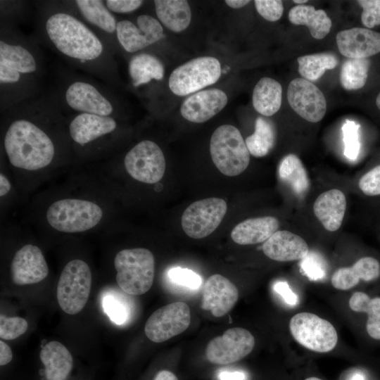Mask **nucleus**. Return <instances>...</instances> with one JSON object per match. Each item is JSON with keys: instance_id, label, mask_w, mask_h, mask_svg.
Masks as SVG:
<instances>
[{"instance_id": "obj_53", "label": "nucleus", "mask_w": 380, "mask_h": 380, "mask_svg": "<svg viewBox=\"0 0 380 380\" xmlns=\"http://www.w3.org/2000/svg\"><path fill=\"white\" fill-rule=\"evenodd\" d=\"M307 1H308L307 0H293V3L300 4V5H303V4L306 3Z\"/></svg>"}, {"instance_id": "obj_36", "label": "nucleus", "mask_w": 380, "mask_h": 380, "mask_svg": "<svg viewBox=\"0 0 380 380\" xmlns=\"http://www.w3.org/2000/svg\"><path fill=\"white\" fill-rule=\"evenodd\" d=\"M369 60L348 58L344 61L340 72V82L346 90H356L363 87L367 82Z\"/></svg>"}, {"instance_id": "obj_54", "label": "nucleus", "mask_w": 380, "mask_h": 380, "mask_svg": "<svg viewBox=\"0 0 380 380\" xmlns=\"http://www.w3.org/2000/svg\"><path fill=\"white\" fill-rule=\"evenodd\" d=\"M376 104L378 108L380 110V93L378 94L376 99Z\"/></svg>"}, {"instance_id": "obj_25", "label": "nucleus", "mask_w": 380, "mask_h": 380, "mask_svg": "<svg viewBox=\"0 0 380 380\" xmlns=\"http://www.w3.org/2000/svg\"><path fill=\"white\" fill-rule=\"evenodd\" d=\"M380 276V262L372 256L357 260L351 267L338 269L332 275L331 284L339 290H348L360 281H371Z\"/></svg>"}, {"instance_id": "obj_21", "label": "nucleus", "mask_w": 380, "mask_h": 380, "mask_svg": "<svg viewBox=\"0 0 380 380\" xmlns=\"http://www.w3.org/2000/svg\"><path fill=\"white\" fill-rule=\"evenodd\" d=\"M339 52L348 58H367L380 52V33L353 27L337 33Z\"/></svg>"}, {"instance_id": "obj_38", "label": "nucleus", "mask_w": 380, "mask_h": 380, "mask_svg": "<svg viewBox=\"0 0 380 380\" xmlns=\"http://www.w3.org/2000/svg\"><path fill=\"white\" fill-rule=\"evenodd\" d=\"M27 321L20 317L0 316V338L13 340L23 335L27 329Z\"/></svg>"}, {"instance_id": "obj_37", "label": "nucleus", "mask_w": 380, "mask_h": 380, "mask_svg": "<svg viewBox=\"0 0 380 380\" xmlns=\"http://www.w3.org/2000/svg\"><path fill=\"white\" fill-rule=\"evenodd\" d=\"M360 125L353 120H346L342 126L344 156L349 160H355L360 150Z\"/></svg>"}, {"instance_id": "obj_7", "label": "nucleus", "mask_w": 380, "mask_h": 380, "mask_svg": "<svg viewBox=\"0 0 380 380\" xmlns=\"http://www.w3.org/2000/svg\"><path fill=\"white\" fill-rule=\"evenodd\" d=\"M116 281L125 293L138 296L147 292L155 277V258L144 248H126L115 256Z\"/></svg>"}, {"instance_id": "obj_3", "label": "nucleus", "mask_w": 380, "mask_h": 380, "mask_svg": "<svg viewBox=\"0 0 380 380\" xmlns=\"http://www.w3.org/2000/svg\"><path fill=\"white\" fill-rule=\"evenodd\" d=\"M63 112L118 118V103L110 86L75 74H63L53 91Z\"/></svg>"}, {"instance_id": "obj_50", "label": "nucleus", "mask_w": 380, "mask_h": 380, "mask_svg": "<svg viewBox=\"0 0 380 380\" xmlns=\"http://www.w3.org/2000/svg\"><path fill=\"white\" fill-rule=\"evenodd\" d=\"M153 380H178V379L173 372L167 369H162L156 374Z\"/></svg>"}, {"instance_id": "obj_19", "label": "nucleus", "mask_w": 380, "mask_h": 380, "mask_svg": "<svg viewBox=\"0 0 380 380\" xmlns=\"http://www.w3.org/2000/svg\"><path fill=\"white\" fill-rule=\"evenodd\" d=\"M239 298L236 286L227 278L215 274L208 278L202 291L201 308L216 317L226 315Z\"/></svg>"}, {"instance_id": "obj_46", "label": "nucleus", "mask_w": 380, "mask_h": 380, "mask_svg": "<svg viewBox=\"0 0 380 380\" xmlns=\"http://www.w3.org/2000/svg\"><path fill=\"white\" fill-rule=\"evenodd\" d=\"M274 290L291 306H295L298 303L297 295L291 289L286 281H279L274 284Z\"/></svg>"}, {"instance_id": "obj_6", "label": "nucleus", "mask_w": 380, "mask_h": 380, "mask_svg": "<svg viewBox=\"0 0 380 380\" xmlns=\"http://www.w3.org/2000/svg\"><path fill=\"white\" fill-rule=\"evenodd\" d=\"M0 30V67L42 80L44 58L37 43L5 20Z\"/></svg>"}, {"instance_id": "obj_4", "label": "nucleus", "mask_w": 380, "mask_h": 380, "mask_svg": "<svg viewBox=\"0 0 380 380\" xmlns=\"http://www.w3.org/2000/svg\"><path fill=\"white\" fill-rule=\"evenodd\" d=\"M105 205L85 196H64L51 202L45 209L46 224L55 232L80 234L98 229L108 216Z\"/></svg>"}, {"instance_id": "obj_44", "label": "nucleus", "mask_w": 380, "mask_h": 380, "mask_svg": "<svg viewBox=\"0 0 380 380\" xmlns=\"http://www.w3.org/2000/svg\"><path fill=\"white\" fill-rule=\"evenodd\" d=\"M254 4L258 13L268 21H277L282 16L284 6L281 1L255 0Z\"/></svg>"}, {"instance_id": "obj_20", "label": "nucleus", "mask_w": 380, "mask_h": 380, "mask_svg": "<svg viewBox=\"0 0 380 380\" xmlns=\"http://www.w3.org/2000/svg\"><path fill=\"white\" fill-rule=\"evenodd\" d=\"M227 94L219 89L198 91L182 103L180 112L184 118L196 123L208 121L227 105Z\"/></svg>"}, {"instance_id": "obj_30", "label": "nucleus", "mask_w": 380, "mask_h": 380, "mask_svg": "<svg viewBox=\"0 0 380 380\" xmlns=\"http://www.w3.org/2000/svg\"><path fill=\"white\" fill-rule=\"evenodd\" d=\"M282 88L281 84L270 77L261 78L255 84L252 96L255 110L265 116H272L281 105Z\"/></svg>"}, {"instance_id": "obj_51", "label": "nucleus", "mask_w": 380, "mask_h": 380, "mask_svg": "<svg viewBox=\"0 0 380 380\" xmlns=\"http://www.w3.org/2000/svg\"><path fill=\"white\" fill-rule=\"evenodd\" d=\"M225 3L227 6L232 8H239L241 7L245 6L248 3H250V1H246V0H227L225 1Z\"/></svg>"}, {"instance_id": "obj_22", "label": "nucleus", "mask_w": 380, "mask_h": 380, "mask_svg": "<svg viewBox=\"0 0 380 380\" xmlns=\"http://www.w3.org/2000/svg\"><path fill=\"white\" fill-rule=\"evenodd\" d=\"M264 254L271 260L288 262L303 259L309 253L305 241L286 230H278L262 244Z\"/></svg>"}, {"instance_id": "obj_5", "label": "nucleus", "mask_w": 380, "mask_h": 380, "mask_svg": "<svg viewBox=\"0 0 380 380\" xmlns=\"http://www.w3.org/2000/svg\"><path fill=\"white\" fill-rule=\"evenodd\" d=\"M66 124L73 156L94 158L110 153L119 129L117 118L75 113L66 118Z\"/></svg>"}, {"instance_id": "obj_2", "label": "nucleus", "mask_w": 380, "mask_h": 380, "mask_svg": "<svg viewBox=\"0 0 380 380\" xmlns=\"http://www.w3.org/2000/svg\"><path fill=\"white\" fill-rule=\"evenodd\" d=\"M42 1L38 9L37 36L70 65L108 85L117 83L110 47L79 18L72 2Z\"/></svg>"}, {"instance_id": "obj_47", "label": "nucleus", "mask_w": 380, "mask_h": 380, "mask_svg": "<svg viewBox=\"0 0 380 380\" xmlns=\"http://www.w3.org/2000/svg\"><path fill=\"white\" fill-rule=\"evenodd\" d=\"M13 360V353L10 347L3 341H0V365H8Z\"/></svg>"}, {"instance_id": "obj_35", "label": "nucleus", "mask_w": 380, "mask_h": 380, "mask_svg": "<svg viewBox=\"0 0 380 380\" xmlns=\"http://www.w3.org/2000/svg\"><path fill=\"white\" fill-rule=\"evenodd\" d=\"M297 61L299 73L310 82L317 80L327 70L334 69L338 64V58L333 53L305 55L298 57Z\"/></svg>"}, {"instance_id": "obj_17", "label": "nucleus", "mask_w": 380, "mask_h": 380, "mask_svg": "<svg viewBox=\"0 0 380 380\" xmlns=\"http://www.w3.org/2000/svg\"><path fill=\"white\" fill-rule=\"evenodd\" d=\"M287 99L291 108L308 122H317L326 113L327 101L324 94L304 78H295L289 83Z\"/></svg>"}, {"instance_id": "obj_11", "label": "nucleus", "mask_w": 380, "mask_h": 380, "mask_svg": "<svg viewBox=\"0 0 380 380\" xmlns=\"http://www.w3.org/2000/svg\"><path fill=\"white\" fill-rule=\"evenodd\" d=\"M123 165L126 172L133 179L153 184L163 177L166 161L160 147L151 140L144 139L127 152Z\"/></svg>"}, {"instance_id": "obj_27", "label": "nucleus", "mask_w": 380, "mask_h": 380, "mask_svg": "<svg viewBox=\"0 0 380 380\" xmlns=\"http://www.w3.org/2000/svg\"><path fill=\"white\" fill-rule=\"evenodd\" d=\"M71 2L80 18L88 25L103 32L104 36L116 33L118 21L104 1L76 0Z\"/></svg>"}, {"instance_id": "obj_26", "label": "nucleus", "mask_w": 380, "mask_h": 380, "mask_svg": "<svg viewBox=\"0 0 380 380\" xmlns=\"http://www.w3.org/2000/svg\"><path fill=\"white\" fill-rule=\"evenodd\" d=\"M279 227V220L272 216L249 218L234 227L231 238L240 245L256 244L266 241Z\"/></svg>"}, {"instance_id": "obj_42", "label": "nucleus", "mask_w": 380, "mask_h": 380, "mask_svg": "<svg viewBox=\"0 0 380 380\" xmlns=\"http://www.w3.org/2000/svg\"><path fill=\"white\" fill-rule=\"evenodd\" d=\"M300 270L310 280L322 279L326 274L321 258L314 253L308 254L301 260Z\"/></svg>"}, {"instance_id": "obj_49", "label": "nucleus", "mask_w": 380, "mask_h": 380, "mask_svg": "<svg viewBox=\"0 0 380 380\" xmlns=\"http://www.w3.org/2000/svg\"><path fill=\"white\" fill-rule=\"evenodd\" d=\"M219 377L220 380H245V374L241 372H223Z\"/></svg>"}, {"instance_id": "obj_13", "label": "nucleus", "mask_w": 380, "mask_h": 380, "mask_svg": "<svg viewBox=\"0 0 380 380\" xmlns=\"http://www.w3.org/2000/svg\"><path fill=\"white\" fill-rule=\"evenodd\" d=\"M227 210V203L222 198H208L195 201L182 213V229L193 239L206 237L220 224Z\"/></svg>"}, {"instance_id": "obj_40", "label": "nucleus", "mask_w": 380, "mask_h": 380, "mask_svg": "<svg viewBox=\"0 0 380 380\" xmlns=\"http://www.w3.org/2000/svg\"><path fill=\"white\" fill-rule=\"evenodd\" d=\"M167 276L173 283L193 290L198 289L202 284L201 276L187 268H171L167 272Z\"/></svg>"}, {"instance_id": "obj_18", "label": "nucleus", "mask_w": 380, "mask_h": 380, "mask_svg": "<svg viewBox=\"0 0 380 380\" xmlns=\"http://www.w3.org/2000/svg\"><path fill=\"white\" fill-rule=\"evenodd\" d=\"M49 274V267L42 250L28 243L18 250L11 263L12 281L17 285L39 283Z\"/></svg>"}, {"instance_id": "obj_48", "label": "nucleus", "mask_w": 380, "mask_h": 380, "mask_svg": "<svg viewBox=\"0 0 380 380\" xmlns=\"http://www.w3.org/2000/svg\"><path fill=\"white\" fill-rule=\"evenodd\" d=\"M12 189V184L6 174L4 172L0 173V197L1 200L3 201Z\"/></svg>"}, {"instance_id": "obj_33", "label": "nucleus", "mask_w": 380, "mask_h": 380, "mask_svg": "<svg viewBox=\"0 0 380 380\" xmlns=\"http://www.w3.org/2000/svg\"><path fill=\"white\" fill-rule=\"evenodd\" d=\"M350 308L357 312H366V330L375 340H380V297L370 298L361 291L354 293L349 300Z\"/></svg>"}, {"instance_id": "obj_1", "label": "nucleus", "mask_w": 380, "mask_h": 380, "mask_svg": "<svg viewBox=\"0 0 380 380\" xmlns=\"http://www.w3.org/2000/svg\"><path fill=\"white\" fill-rule=\"evenodd\" d=\"M1 150L20 177L39 178L74 157L66 118L53 92L1 112Z\"/></svg>"}, {"instance_id": "obj_9", "label": "nucleus", "mask_w": 380, "mask_h": 380, "mask_svg": "<svg viewBox=\"0 0 380 380\" xmlns=\"http://www.w3.org/2000/svg\"><path fill=\"white\" fill-rule=\"evenodd\" d=\"M91 283V272L85 261H69L63 267L57 285V300L61 308L68 315L80 312L88 300Z\"/></svg>"}, {"instance_id": "obj_32", "label": "nucleus", "mask_w": 380, "mask_h": 380, "mask_svg": "<svg viewBox=\"0 0 380 380\" xmlns=\"http://www.w3.org/2000/svg\"><path fill=\"white\" fill-rule=\"evenodd\" d=\"M280 179L299 196L304 195L310 187L307 171L300 158L294 154L284 156L279 165Z\"/></svg>"}, {"instance_id": "obj_24", "label": "nucleus", "mask_w": 380, "mask_h": 380, "mask_svg": "<svg viewBox=\"0 0 380 380\" xmlns=\"http://www.w3.org/2000/svg\"><path fill=\"white\" fill-rule=\"evenodd\" d=\"M346 209V198L339 189L323 192L316 198L313 210L324 229L329 232L338 230L343 220Z\"/></svg>"}, {"instance_id": "obj_52", "label": "nucleus", "mask_w": 380, "mask_h": 380, "mask_svg": "<svg viewBox=\"0 0 380 380\" xmlns=\"http://www.w3.org/2000/svg\"><path fill=\"white\" fill-rule=\"evenodd\" d=\"M350 380H364V377L360 374H356L351 378Z\"/></svg>"}, {"instance_id": "obj_55", "label": "nucleus", "mask_w": 380, "mask_h": 380, "mask_svg": "<svg viewBox=\"0 0 380 380\" xmlns=\"http://www.w3.org/2000/svg\"><path fill=\"white\" fill-rule=\"evenodd\" d=\"M305 380H322V379L317 377L312 376V377H308L305 379Z\"/></svg>"}, {"instance_id": "obj_10", "label": "nucleus", "mask_w": 380, "mask_h": 380, "mask_svg": "<svg viewBox=\"0 0 380 380\" xmlns=\"http://www.w3.org/2000/svg\"><path fill=\"white\" fill-rule=\"evenodd\" d=\"M220 61L210 56L194 58L175 68L169 77L171 91L186 96L215 84L221 75Z\"/></svg>"}, {"instance_id": "obj_31", "label": "nucleus", "mask_w": 380, "mask_h": 380, "mask_svg": "<svg viewBox=\"0 0 380 380\" xmlns=\"http://www.w3.org/2000/svg\"><path fill=\"white\" fill-rule=\"evenodd\" d=\"M128 70L134 87L148 84L153 80H161L165 72L160 59L147 53L133 56L129 62Z\"/></svg>"}, {"instance_id": "obj_16", "label": "nucleus", "mask_w": 380, "mask_h": 380, "mask_svg": "<svg viewBox=\"0 0 380 380\" xmlns=\"http://www.w3.org/2000/svg\"><path fill=\"white\" fill-rule=\"evenodd\" d=\"M116 39L128 53H136L164 37L160 22L153 16L142 14L137 17V25L129 20L118 21Z\"/></svg>"}, {"instance_id": "obj_39", "label": "nucleus", "mask_w": 380, "mask_h": 380, "mask_svg": "<svg viewBox=\"0 0 380 380\" xmlns=\"http://www.w3.org/2000/svg\"><path fill=\"white\" fill-rule=\"evenodd\" d=\"M103 310L115 324H124L128 318L127 305L118 297L114 295H107L103 300Z\"/></svg>"}, {"instance_id": "obj_23", "label": "nucleus", "mask_w": 380, "mask_h": 380, "mask_svg": "<svg viewBox=\"0 0 380 380\" xmlns=\"http://www.w3.org/2000/svg\"><path fill=\"white\" fill-rule=\"evenodd\" d=\"M40 360L44 366L42 376L44 380H70L74 367L73 357L61 343H47L41 350Z\"/></svg>"}, {"instance_id": "obj_45", "label": "nucleus", "mask_w": 380, "mask_h": 380, "mask_svg": "<svg viewBox=\"0 0 380 380\" xmlns=\"http://www.w3.org/2000/svg\"><path fill=\"white\" fill-rule=\"evenodd\" d=\"M105 4L113 13H129L137 10L144 3L140 0H106Z\"/></svg>"}, {"instance_id": "obj_29", "label": "nucleus", "mask_w": 380, "mask_h": 380, "mask_svg": "<svg viewBox=\"0 0 380 380\" xmlns=\"http://www.w3.org/2000/svg\"><path fill=\"white\" fill-rule=\"evenodd\" d=\"M154 6L158 20L171 31L179 32L189 27L191 11L187 1L156 0Z\"/></svg>"}, {"instance_id": "obj_43", "label": "nucleus", "mask_w": 380, "mask_h": 380, "mask_svg": "<svg viewBox=\"0 0 380 380\" xmlns=\"http://www.w3.org/2000/svg\"><path fill=\"white\" fill-rule=\"evenodd\" d=\"M357 3L362 8L361 20L367 28L380 25V0H360Z\"/></svg>"}, {"instance_id": "obj_12", "label": "nucleus", "mask_w": 380, "mask_h": 380, "mask_svg": "<svg viewBox=\"0 0 380 380\" xmlns=\"http://www.w3.org/2000/svg\"><path fill=\"white\" fill-rule=\"evenodd\" d=\"M289 329L299 344L315 352H329L337 344L338 335L334 327L313 313L295 315L290 320Z\"/></svg>"}, {"instance_id": "obj_14", "label": "nucleus", "mask_w": 380, "mask_h": 380, "mask_svg": "<svg viewBox=\"0 0 380 380\" xmlns=\"http://www.w3.org/2000/svg\"><path fill=\"white\" fill-rule=\"evenodd\" d=\"M190 322L188 305L181 301L175 302L153 312L145 324L144 332L153 342L162 343L184 332Z\"/></svg>"}, {"instance_id": "obj_8", "label": "nucleus", "mask_w": 380, "mask_h": 380, "mask_svg": "<svg viewBox=\"0 0 380 380\" xmlns=\"http://www.w3.org/2000/svg\"><path fill=\"white\" fill-rule=\"evenodd\" d=\"M210 152L216 167L226 176L240 175L250 163V153L240 131L230 125H221L214 131Z\"/></svg>"}, {"instance_id": "obj_28", "label": "nucleus", "mask_w": 380, "mask_h": 380, "mask_svg": "<svg viewBox=\"0 0 380 380\" xmlns=\"http://www.w3.org/2000/svg\"><path fill=\"white\" fill-rule=\"evenodd\" d=\"M289 20L297 25H306L312 37L317 39L324 38L330 32L332 23L322 9H315L308 5H298L291 8Z\"/></svg>"}, {"instance_id": "obj_41", "label": "nucleus", "mask_w": 380, "mask_h": 380, "mask_svg": "<svg viewBox=\"0 0 380 380\" xmlns=\"http://www.w3.org/2000/svg\"><path fill=\"white\" fill-rule=\"evenodd\" d=\"M358 186L367 196H380V165L364 174L358 182Z\"/></svg>"}, {"instance_id": "obj_34", "label": "nucleus", "mask_w": 380, "mask_h": 380, "mask_svg": "<svg viewBox=\"0 0 380 380\" xmlns=\"http://www.w3.org/2000/svg\"><path fill=\"white\" fill-rule=\"evenodd\" d=\"M275 140L276 132L272 122L258 117L253 134L246 139L245 143L250 154L260 158L269 153L274 146Z\"/></svg>"}, {"instance_id": "obj_15", "label": "nucleus", "mask_w": 380, "mask_h": 380, "mask_svg": "<svg viewBox=\"0 0 380 380\" xmlns=\"http://www.w3.org/2000/svg\"><path fill=\"white\" fill-rule=\"evenodd\" d=\"M254 346L255 338L249 331L234 327L213 338L207 345L205 355L213 364L229 365L245 357Z\"/></svg>"}]
</instances>
